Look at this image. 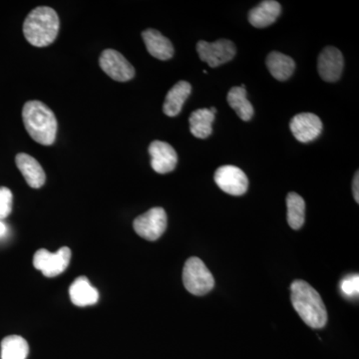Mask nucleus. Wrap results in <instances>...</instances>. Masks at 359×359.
<instances>
[{
	"mask_svg": "<svg viewBox=\"0 0 359 359\" xmlns=\"http://www.w3.org/2000/svg\"><path fill=\"white\" fill-rule=\"evenodd\" d=\"M210 110H211V112L212 113V114L216 115V113H217V109H216V108H215V107H212V108H210Z\"/></svg>",
	"mask_w": 359,
	"mask_h": 359,
	"instance_id": "obj_27",
	"label": "nucleus"
},
{
	"mask_svg": "<svg viewBox=\"0 0 359 359\" xmlns=\"http://www.w3.org/2000/svg\"><path fill=\"white\" fill-rule=\"evenodd\" d=\"M69 295L73 304L80 308L93 306L99 299L98 290L92 287L86 276H79L74 280L71 285Z\"/></svg>",
	"mask_w": 359,
	"mask_h": 359,
	"instance_id": "obj_16",
	"label": "nucleus"
},
{
	"mask_svg": "<svg viewBox=\"0 0 359 359\" xmlns=\"http://www.w3.org/2000/svg\"><path fill=\"white\" fill-rule=\"evenodd\" d=\"M58 14L48 6H39L28 14L23 23L25 39L35 47L48 46L59 32Z\"/></svg>",
	"mask_w": 359,
	"mask_h": 359,
	"instance_id": "obj_3",
	"label": "nucleus"
},
{
	"mask_svg": "<svg viewBox=\"0 0 359 359\" xmlns=\"http://www.w3.org/2000/svg\"><path fill=\"white\" fill-rule=\"evenodd\" d=\"M146 48L153 57L166 61L173 57L174 47L172 42L161 34L158 30L147 29L142 33Z\"/></svg>",
	"mask_w": 359,
	"mask_h": 359,
	"instance_id": "obj_14",
	"label": "nucleus"
},
{
	"mask_svg": "<svg viewBox=\"0 0 359 359\" xmlns=\"http://www.w3.org/2000/svg\"><path fill=\"white\" fill-rule=\"evenodd\" d=\"M151 166L158 174H167L174 171L178 164V155L170 144L154 141L149 146Z\"/></svg>",
	"mask_w": 359,
	"mask_h": 359,
	"instance_id": "obj_11",
	"label": "nucleus"
},
{
	"mask_svg": "<svg viewBox=\"0 0 359 359\" xmlns=\"http://www.w3.org/2000/svg\"><path fill=\"white\" fill-rule=\"evenodd\" d=\"M266 66L271 74L278 81H285L295 69L294 59L278 51H273L266 57Z\"/></svg>",
	"mask_w": 359,
	"mask_h": 359,
	"instance_id": "obj_18",
	"label": "nucleus"
},
{
	"mask_svg": "<svg viewBox=\"0 0 359 359\" xmlns=\"http://www.w3.org/2000/svg\"><path fill=\"white\" fill-rule=\"evenodd\" d=\"M215 182L222 191L231 196L244 195L249 188L247 175L231 165L219 167L215 173Z\"/></svg>",
	"mask_w": 359,
	"mask_h": 359,
	"instance_id": "obj_8",
	"label": "nucleus"
},
{
	"mask_svg": "<svg viewBox=\"0 0 359 359\" xmlns=\"http://www.w3.org/2000/svg\"><path fill=\"white\" fill-rule=\"evenodd\" d=\"M340 290L342 294L349 299L358 297L359 294V276L358 275H353L346 276L344 280L340 282Z\"/></svg>",
	"mask_w": 359,
	"mask_h": 359,
	"instance_id": "obj_24",
	"label": "nucleus"
},
{
	"mask_svg": "<svg viewBox=\"0 0 359 359\" xmlns=\"http://www.w3.org/2000/svg\"><path fill=\"white\" fill-rule=\"evenodd\" d=\"M287 222L290 228L299 230L306 221V202L297 193H290L287 197Z\"/></svg>",
	"mask_w": 359,
	"mask_h": 359,
	"instance_id": "obj_21",
	"label": "nucleus"
},
{
	"mask_svg": "<svg viewBox=\"0 0 359 359\" xmlns=\"http://www.w3.org/2000/svg\"><path fill=\"white\" fill-rule=\"evenodd\" d=\"M22 118L26 131L33 140L44 146H50L55 142L57 120L44 103L37 100L26 102Z\"/></svg>",
	"mask_w": 359,
	"mask_h": 359,
	"instance_id": "obj_2",
	"label": "nucleus"
},
{
	"mask_svg": "<svg viewBox=\"0 0 359 359\" xmlns=\"http://www.w3.org/2000/svg\"><path fill=\"white\" fill-rule=\"evenodd\" d=\"M16 166L25 177L26 183L33 189H39L45 184L46 175L39 161L32 156L20 153L15 158Z\"/></svg>",
	"mask_w": 359,
	"mask_h": 359,
	"instance_id": "obj_13",
	"label": "nucleus"
},
{
	"mask_svg": "<svg viewBox=\"0 0 359 359\" xmlns=\"http://www.w3.org/2000/svg\"><path fill=\"white\" fill-rule=\"evenodd\" d=\"M353 197L354 200L356 201V203H359V174L358 172H356L355 176H354L353 179Z\"/></svg>",
	"mask_w": 359,
	"mask_h": 359,
	"instance_id": "obj_25",
	"label": "nucleus"
},
{
	"mask_svg": "<svg viewBox=\"0 0 359 359\" xmlns=\"http://www.w3.org/2000/svg\"><path fill=\"white\" fill-rule=\"evenodd\" d=\"M7 233V226L4 222L0 221V238L4 237Z\"/></svg>",
	"mask_w": 359,
	"mask_h": 359,
	"instance_id": "obj_26",
	"label": "nucleus"
},
{
	"mask_svg": "<svg viewBox=\"0 0 359 359\" xmlns=\"http://www.w3.org/2000/svg\"><path fill=\"white\" fill-rule=\"evenodd\" d=\"M197 51L201 60L207 63L210 67L215 68L233 60L237 53L235 44L228 39H219L218 41H199Z\"/></svg>",
	"mask_w": 359,
	"mask_h": 359,
	"instance_id": "obj_7",
	"label": "nucleus"
},
{
	"mask_svg": "<svg viewBox=\"0 0 359 359\" xmlns=\"http://www.w3.org/2000/svg\"><path fill=\"white\" fill-rule=\"evenodd\" d=\"M186 290L195 295L209 294L214 289L215 280L210 269L199 257H190L183 269Z\"/></svg>",
	"mask_w": 359,
	"mask_h": 359,
	"instance_id": "obj_4",
	"label": "nucleus"
},
{
	"mask_svg": "<svg viewBox=\"0 0 359 359\" xmlns=\"http://www.w3.org/2000/svg\"><path fill=\"white\" fill-rule=\"evenodd\" d=\"M282 13V7L275 0H266L257 4L249 13L250 25L256 28H264L273 25Z\"/></svg>",
	"mask_w": 359,
	"mask_h": 359,
	"instance_id": "obj_15",
	"label": "nucleus"
},
{
	"mask_svg": "<svg viewBox=\"0 0 359 359\" xmlns=\"http://www.w3.org/2000/svg\"><path fill=\"white\" fill-rule=\"evenodd\" d=\"M99 65L104 72L115 81L127 82L135 76V69L131 63L120 52L113 49L102 52Z\"/></svg>",
	"mask_w": 359,
	"mask_h": 359,
	"instance_id": "obj_9",
	"label": "nucleus"
},
{
	"mask_svg": "<svg viewBox=\"0 0 359 359\" xmlns=\"http://www.w3.org/2000/svg\"><path fill=\"white\" fill-rule=\"evenodd\" d=\"M290 128L297 141L309 143L318 138L323 132V122L313 113H301L292 118Z\"/></svg>",
	"mask_w": 359,
	"mask_h": 359,
	"instance_id": "obj_10",
	"label": "nucleus"
},
{
	"mask_svg": "<svg viewBox=\"0 0 359 359\" xmlns=\"http://www.w3.org/2000/svg\"><path fill=\"white\" fill-rule=\"evenodd\" d=\"M229 105L244 121H250L254 115V108L247 98V91L242 87H233L226 96Z\"/></svg>",
	"mask_w": 359,
	"mask_h": 359,
	"instance_id": "obj_20",
	"label": "nucleus"
},
{
	"mask_svg": "<svg viewBox=\"0 0 359 359\" xmlns=\"http://www.w3.org/2000/svg\"><path fill=\"white\" fill-rule=\"evenodd\" d=\"M28 351L27 341L20 335H9L1 341V359H26Z\"/></svg>",
	"mask_w": 359,
	"mask_h": 359,
	"instance_id": "obj_22",
	"label": "nucleus"
},
{
	"mask_svg": "<svg viewBox=\"0 0 359 359\" xmlns=\"http://www.w3.org/2000/svg\"><path fill=\"white\" fill-rule=\"evenodd\" d=\"M133 226L141 238L151 242L158 240L166 231V212L163 208H153L135 219Z\"/></svg>",
	"mask_w": 359,
	"mask_h": 359,
	"instance_id": "obj_6",
	"label": "nucleus"
},
{
	"mask_svg": "<svg viewBox=\"0 0 359 359\" xmlns=\"http://www.w3.org/2000/svg\"><path fill=\"white\" fill-rule=\"evenodd\" d=\"M290 299L302 320L313 328H323L327 323V311L320 294L304 280H297L290 285Z\"/></svg>",
	"mask_w": 359,
	"mask_h": 359,
	"instance_id": "obj_1",
	"label": "nucleus"
},
{
	"mask_svg": "<svg viewBox=\"0 0 359 359\" xmlns=\"http://www.w3.org/2000/svg\"><path fill=\"white\" fill-rule=\"evenodd\" d=\"M70 259L69 248H61L54 254L47 250L41 249L35 252L33 257V266L47 278H54L65 273L69 266Z\"/></svg>",
	"mask_w": 359,
	"mask_h": 359,
	"instance_id": "obj_5",
	"label": "nucleus"
},
{
	"mask_svg": "<svg viewBox=\"0 0 359 359\" xmlns=\"http://www.w3.org/2000/svg\"><path fill=\"white\" fill-rule=\"evenodd\" d=\"M191 91H192V86L188 82L180 81L175 84L173 88L168 92L164 105H163V112L169 117L179 115L184 103L190 96Z\"/></svg>",
	"mask_w": 359,
	"mask_h": 359,
	"instance_id": "obj_17",
	"label": "nucleus"
},
{
	"mask_svg": "<svg viewBox=\"0 0 359 359\" xmlns=\"http://www.w3.org/2000/svg\"><path fill=\"white\" fill-rule=\"evenodd\" d=\"M13 196L6 187H0V221L6 219L13 211Z\"/></svg>",
	"mask_w": 359,
	"mask_h": 359,
	"instance_id": "obj_23",
	"label": "nucleus"
},
{
	"mask_svg": "<svg viewBox=\"0 0 359 359\" xmlns=\"http://www.w3.org/2000/svg\"><path fill=\"white\" fill-rule=\"evenodd\" d=\"M344 59L341 52L335 47L328 46L318 56V68L321 79L335 82L341 76Z\"/></svg>",
	"mask_w": 359,
	"mask_h": 359,
	"instance_id": "obj_12",
	"label": "nucleus"
},
{
	"mask_svg": "<svg viewBox=\"0 0 359 359\" xmlns=\"http://www.w3.org/2000/svg\"><path fill=\"white\" fill-rule=\"evenodd\" d=\"M214 120L215 114H212L211 110L208 108H201V109L194 111L189 119L191 133L196 138H208L212 134V124Z\"/></svg>",
	"mask_w": 359,
	"mask_h": 359,
	"instance_id": "obj_19",
	"label": "nucleus"
}]
</instances>
